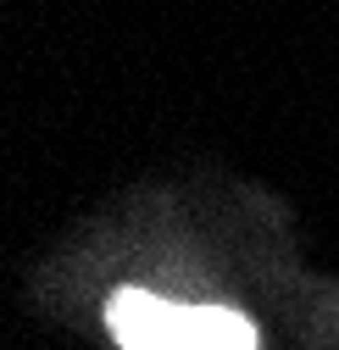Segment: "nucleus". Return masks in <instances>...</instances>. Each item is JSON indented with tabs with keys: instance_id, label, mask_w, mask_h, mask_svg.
<instances>
[{
	"instance_id": "obj_1",
	"label": "nucleus",
	"mask_w": 339,
	"mask_h": 350,
	"mask_svg": "<svg viewBox=\"0 0 339 350\" xmlns=\"http://www.w3.org/2000/svg\"><path fill=\"white\" fill-rule=\"evenodd\" d=\"M122 350H256V328L223 306H178L145 289H122L106 306Z\"/></svg>"
}]
</instances>
